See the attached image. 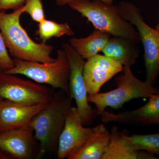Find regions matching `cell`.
Instances as JSON below:
<instances>
[{
	"mask_svg": "<svg viewBox=\"0 0 159 159\" xmlns=\"http://www.w3.org/2000/svg\"><path fill=\"white\" fill-rule=\"evenodd\" d=\"M93 128L85 127L77 107H71L58 140L57 159H68L82 147L91 135Z\"/></svg>",
	"mask_w": 159,
	"mask_h": 159,
	"instance_id": "30bf717a",
	"label": "cell"
},
{
	"mask_svg": "<svg viewBox=\"0 0 159 159\" xmlns=\"http://www.w3.org/2000/svg\"><path fill=\"white\" fill-rule=\"evenodd\" d=\"M56 92L54 88L0 70V97L2 99L25 104L49 103Z\"/></svg>",
	"mask_w": 159,
	"mask_h": 159,
	"instance_id": "52a82bcc",
	"label": "cell"
},
{
	"mask_svg": "<svg viewBox=\"0 0 159 159\" xmlns=\"http://www.w3.org/2000/svg\"><path fill=\"white\" fill-rule=\"evenodd\" d=\"M24 12L29 14L37 23L45 19L41 0H27L24 6Z\"/></svg>",
	"mask_w": 159,
	"mask_h": 159,
	"instance_id": "ffe728a7",
	"label": "cell"
},
{
	"mask_svg": "<svg viewBox=\"0 0 159 159\" xmlns=\"http://www.w3.org/2000/svg\"><path fill=\"white\" fill-rule=\"evenodd\" d=\"M13 59L14 67L5 73L25 75L38 83L45 84L54 89L62 90L70 97V65L67 56L63 49L58 50L55 61L48 63L27 61L15 58Z\"/></svg>",
	"mask_w": 159,
	"mask_h": 159,
	"instance_id": "5b68a950",
	"label": "cell"
},
{
	"mask_svg": "<svg viewBox=\"0 0 159 159\" xmlns=\"http://www.w3.org/2000/svg\"><path fill=\"white\" fill-rule=\"evenodd\" d=\"M146 151L134 149L117 126L111 128L109 143L102 159H156Z\"/></svg>",
	"mask_w": 159,
	"mask_h": 159,
	"instance_id": "5bb4252c",
	"label": "cell"
},
{
	"mask_svg": "<svg viewBox=\"0 0 159 159\" xmlns=\"http://www.w3.org/2000/svg\"><path fill=\"white\" fill-rule=\"evenodd\" d=\"M0 159H13L11 157L0 150Z\"/></svg>",
	"mask_w": 159,
	"mask_h": 159,
	"instance_id": "cb8c5ba5",
	"label": "cell"
},
{
	"mask_svg": "<svg viewBox=\"0 0 159 159\" xmlns=\"http://www.w3.org/2000/svg\"><path fill=\"white\" fill-rule=\"evenodd\" d=\"M103 123L139 124L145 126L159 124V92L149 98L145 105L134 110L113 113L104 111L101 116Z\"/></svg>",
	"mask_w": 159,
	"mask_h": 159,
	"instance_id": "4fadbf2b",
	"label": "cell"
},
{
	"mask_svg": "<svg viewBox=\"0 0 159 159\" xmlns=\"http://www.w3.org/2000/svg\"><path fill=\"white\" fill-rule=\"evenodd\" d=\"M50 103L29 104L1 99L0 132L28 125L33 117Z\"/></svg>",
	"mask_w": 159,
	"mask_h": 159,
	"instance_id": "7c38bea8",
	"label": "cell"
},
{
	"mask_svg": "<svg viewBox=\"0 0 159 159\" xmlns=\"http://www.w3.org/2000/svg\"><path fill=\"white\" fill-rule=\"evenodd\" d=\"M14 67V59L9 56L0 33V70L6 72Z\"/></svg>",
	"mask_w": 159,
	"mask_h": 159,
	"instance_id": "44dd1931",
	"label": "cell"
},
{
	"mask_svg": "<svg viewBox=\"0 0 159 159\" xmlns=\"http://www.w3.org/2000/svg\"><path fill=\"white\" fill-rule=\"evenodd\" d=\"M111 35L107 32L96 30L86 37H73L69 43L84 59L99 54L104 48Z\"/></svg>",
	"mask_w": 159,
	"mask_h": 159,
	"instance_id": "e0dca14e",
	"label": "cell"
},
{
	"mask_svg": "<svg viewBox=\"0 0 159 159\" xmlns=\"http://www.w3.org/2000/svg\"><path fill=\"white\" fill-rule=\"evenodd\" d=\"M24 12V6L11 13L0 12V33L6 48L15 58L43 63L54 62L55 58L51 56L54 47L35 42L22 27L20 19Z\"/></svg>",
	"mask_w": 159,
	"mask_h": 159,
	"instance_id": "6da1fadb",
	"label": "cell"
},
{
	"mask_svg": "<svg viewBox=\"0 0 159 159\" xmlns=\"http://www.w3.org/2000/svg\"><path fill=\"white\" fill-rule=\"evenodd\" d=\"M73 100L62 90L58 89L51 102L36 114L29 123L39 143L37 159L42 158L57 149L59 137L72 107Z\"/></svg>",
	"mask_w": 159,
	"mask_h": 159,
	"instance_id": "7a4b0ae2",
	"label": "cell"
},
{
	"mask_svg": "<svg viewBox=\"0 0 159 159\" xmlns=\"http://www.w3.org/2000/svg\"><path fill=\"white\" fill-rule=\"evenodd\" d=\"M138 44L125 38H110L102 52L103 55L123 66H131L135 64L140 54Z\"/></svg>",
	"mask_w": 159,
	"mask_h": 159,
	"instance_id": "2e32d148",
	"label": "cell"
},
{
	"mask_svg": "<svg viewBox=\"0 0 159 159\" xmlns=\"http://www.w3.org/2000/svg\"><path fill=\"white\" fill-rule=\"evenodd\" d=\"M36 33L42 42L44 43L52 37L59 38L75 34L67 23L60 24L46 19L39 23Z\"/></svg>",
	"mask_w": 159,
	"mask_h": 159,
	"instance_id": "ac0fdd59",
	"label": "cell"
},
{
	"mask_svg": "<svg viewBox=\"0 0 159 159\" xmlns=\"http://www.w3.org/2000/svg\"><path fill=\"white\" fill-rule=\"evenodd\" d=\"M27 0H0V12L9 9L15 10L25 4Z\"/></svg>",
	"mask_w": 159,
	"mask_h": 159,
	"instance_id": "7402d4cb",
	"label": "cell"
},
{
	"mask_svg": "<svg viewBox=\"0 0 159 159\" xmlns=\"http://www.w3.org/2000/svg\"><path fill=\"white\" fill-rule=\"evenodd\" d=\"M124 136L136 150L146 151L159 155V133Z\"/></svg>",
	"mask_w": 159,
	"mask_h": 159,
	"instance_id": "d6986e66",
	"label": "cell"
},
{
	"mask_svg": "<svg viewBox=\"0 0 159 159\" xmlns=\"http://www.w3.org/2000/svg\"><path fill=\"white\" fill-rule=\"evenodd\" d=\"M62 49L65 51L70 65L69 79L70 97L75 100L83 124L89 125L97 115L89 104L88 93L83 77L84 59L69 43H64Z\"/></svg>",
	"mask_w": 159,
	"mask_h": 159,
	"instance_id": "ba28073f",
	"label": "cell"
},
{
	"mask_svg": "<svg viewBox=\"0 0 159 159\" xmlns=\"http://www.w3.org/2000/svg\"><path fill=\"white\" fill-rule=\"evenodd\" d=\"M123 69L122 64L104 55L98 54L87 59L83 77L88 95L99 93L106 83Z\"/></svg>",
	"mask_w": 159,
	"mask_h": 159,
	"instance_id": "8fae6325",
	"label": "cell"
},
{
	"mask_svg": "<svg viewBox=\"0 0 159 159\" xmlns=\"http://www.w3.org/2000/svg\"><path fill=\"white\" fill-rule=\"evenodd\" d=\"M57 5L58 6H63L68 5V3L72 0H55ZM104 2L108 4L109 5H112L114 0H99Z\"/></svg>",
	"mask_w": 159,
	"mask_h": 159,
	"instance_id": "603a6c76",
	"label": "cell"
},
{
	"mask_svg": "<svg viewBox=\"0 0 159 159\" xmlns=\"http://www.w3.org/2000/svg\"><path fill=\"white\" fill-rule=\"evenodd\" d=\"M155 29L159 30V21L158 23L157 24L156 26Z\"/></svg>",
	"mask_w": 159,
	"mask_h": 159,
	"instance_id": "d4e9b609",
	"label": "cell"
},
{
	"mask_svg": "<svg viewBox=\"0 0 159 159\" xmlns=\"http://www.w3.org/2000/svg\"><path fill=\"white\" fill-rule=\"evenodd\" d=\"M2 99V98H1V97H0V100H1V99Z\"/></svg>",
	"mask_w": 159,
	"mask_h": 159,
	"instance_id": "484cf974",
	"label": "cell"
},
{
	"mask_svg": "<svg viewBox=\"0 0 159 159\" xmlns=\"http://www.w3.org/2000/svg\"><path fill=\"white\" fill-rule=\"evenodd\" d=\"M68 5L86 18L97 30L111 36L125 38L136 44L141 41L139 31L120 16L117 5H109L99 0H72Z\"/></svg>",
	"mask_w": 159,
	"mask_h": 159,
	"instance_id": "3957f363",
	"label": "cell"
},
{
	"mask_svg": "<svg viewBox=\"0 0 159 159\" xmlns=\"http://www.w3.org/2000/svg\"><path fill=\"white\" fill-rule=\"evenodd\" d=\"M29 124L0 132V150L13 159H37L39 143Z\"/></svg>",
	"mask_w": 159,
	"mask_h": 159,
	"instance_id": "9c48e42d",
	"label": "cell"
},
{
	"mask_svg": "<svg viewBox=\"0 0 159 159\" xmlns=\"http://www.w3.org/2000/svg\"><path fill=\"white\" fill-rule=\"evenodd\" d=\"M117 6L120 16L139 31L144 49L145 81L154 85L159 76V30L145 23L142 11L133 3L122 2Z\"/></svg>",
	"mask_w": 159,
	"mask_h": 159,
	"instance_id": "8992f818",
	"label": "cell"
},
{
	"mask_svg": "<svg viewBox=\"0 0 159 159\" xmlns=\"http://www.w3.org/2000/svg\"><path fill=\"white\" fill-rule=\"evenodd\" d=\"M122 72L115 78L116 89L105 93L88 95L89 102L96 106L98 116H100L107 107L119 109L132 99H149L159 92L157 87L138 79L133 73L130 66H123Z\"/></svg>",
	"mask_w": 159,
	"mask_h": 159,
	"instance_id": "277c9868",
	"label": "cell"
},
{
	"mask_svg": "<svg viewBox=\"0 0 159 159\" xmlns=\"http://www.w3.org/2000/svg\"><path fill=\"white\" fill-rule=\"evenodd\" d=\"M110 131L103 124L93 127L91 135L82 147L68 159H102L109 143Z\"/></svg>",
	"mask_w": 159,
	"mask_h": 159,
	"instance_id": "9a60e30c",
	"label": "cell"
}]
</instances>
